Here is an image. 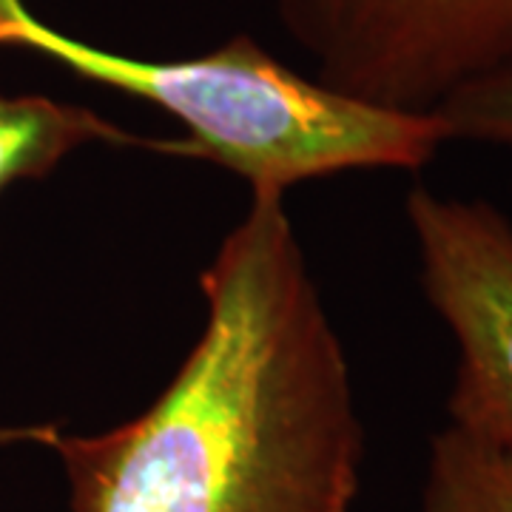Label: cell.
I'll use <instances>...</instances> for the list:
<instances>
[{
	"label": "cell",
	"mask_w": 512,
	"mask_h": 512,
	"mask_svg": "<svg viewBox=\"0 0 512 512\" xmlns=\"http://www.w3.org/2000/svg\"><path fill=\"white\" fill-rule=\"evenodd\" d=\"M200 288V339L143 413L32 433L60 458L72 512L353 510L365 427L285 194H251Z\"/></svg>",
	"instance_id": "1"
},
{
	"label": "cell",
	"mask_w": 512,
	"mask_h": 512,
	"mask_svg": "<svg viewBox=\"0 0 512 512\" xmlns=\"http://www.w3.org/2000/svg\"><path fill=\"white\" fill-rule=\"evenodd\" d=\"M0 49L35 52L174 117L183 137L143 146L222 165L251 194H285L345 171H419L447 143L436 114L379 109L333 92L245 35L205 55L151 60L66 35L23 0H0Z\"/></svg>",
	"instance_id": "2"
},
{
	"label": "cell",
	"mask_w": 512,
	"mask_h": 512,
	"mask_svg": "<svg viewBox=\"0 0 512 512\" xmlns=\"http://www.w3.org/2000/svg\"><path fill=\"white\" fill-rule=\"evenodd\" d=\"M291 37L333 92L433 114L512 66V0H276Z\"/></svg>",
	"instance_id": "3"
},
{
	"label": "cell",
	"mask_w": 512,
	"mask_h": 512,
	"mask_svg": "<svg viewBox=\"0 0 512 512\" xmlns=\"http://www.w3.org/2000/svg\"><path fill=\"white\" fill-rule=\"evenodd\" d=\"M407 225L421 291L456 345L447 424L512 444V222L487 200L416 185Z\"/></svg>",
	"instance_id": "4"
},
{
	"label": "cell",
	"mask_w": 512,
	"mask_h": 512,
	"mask_svg": "<svg viewBox=\"0 0 512 512\" xmlns=\"http://www.w3.org/2000/svg\"><path fill=\"white\" fill-rule=\"evenodd\" d=\"M94 143L143 146L86 106L43 94L0 92V194L15 183L43 180L74 151Z\"/></svg>",
	"instance_id": "5"
},
{
	"label": "cell",
	"mask_w": 512,
	"mask_h": 512,
	"mask_svg": "<svg viewBox=\"0 0 512 512\" xmlns=\"http://www.w3.org/2000/svg\"><path fill=\"white\" fill-rule=\"evenodd\" d=\"M419 512H512V444L447 424L430 439Z\"/></svg>",
	"instance_id": "6"
},
{
	"label": "cell",
	"mask_w": 512,
	"mask_h": 512,
	"mask_svg": "<svg viewBox=\"0 0 512 512\" xmlns=\"http://www.w3.org/2000/svg\"><path fill=\"white\" fill-rule=\"evenodd\" d=\"M433 114L447 131V143H484L512 154V66L461 86Z\"/></svg>",
	"instance_id": "7"
}]
</instances>
